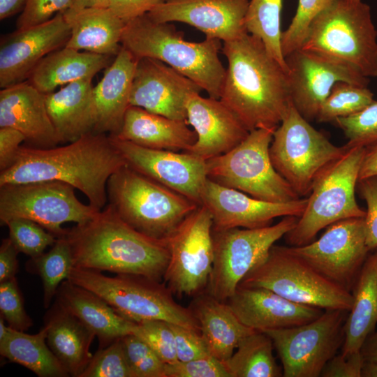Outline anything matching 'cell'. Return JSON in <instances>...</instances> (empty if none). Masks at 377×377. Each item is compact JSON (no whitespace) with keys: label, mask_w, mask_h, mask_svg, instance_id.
<instances>
[{"label":"cell","mask_w":377,"mask_h":377,"mask_svg":"<svg viewBox=\"0 0 377 377\" xmlns=\"http://www.w3.org/2000/svg\"><path fill=\"white\" fill-rule=\"evenodd\" d=\"M73 0H27L17 21V29L45 22L72 6Z\"/></svg>","instance_id":"obj_48"},{"label":"cell","mask_w":377,"mask_h":377,"mask_svg":"<svg viewBox=\"0 0 377 377\" xmlns=\"http://www.w3.org/2000/svg\"><path fill=\"white\" fill-rule=\"evenodd\" d=\"M93 78L70 83L45 94L50 120L59 142H71L92 132L96 125Z\"/></svg>","instance_id":"obj_29"},{"label":"cell","mask_w":377,"mask_h":377,"mask_svg":"<svg viewBox=\"0 0 377 377\" xmlns=\"http://www.w3.org/2000/svg\"><path fill=\"white\" fill-rule=\"evenodd\" d=\"M360 197L367 203L366 242L370 251L377 248V175L358 180Z\"/></svg>","instance_id":"obj_50"},{"label":"cell","mask_w":377,"mask_h":377,"mask_svg":"<svg viewBox=\"0 0 377 377\" xmlns=\"http://www.w3.org/2000/svg\"><path fill=\"white\" fill-rule=\"evenodd\" d=\"M348 139L346 148L377 145V101H374L360 112L334 121Z\"/></svg>","instance_id":"obj_41"},{"label":"cell","mask_w":377,"mask_h":377,"mask_svg":"<svg viewBox=\"0 0 377 377\" xmlns=\"http://www.w3.org/2000/svg\"><path fill=\"white\" fill-rule=\"evenodd\" d=\"M348 311L324 310L301 325L266 330L282 365L284 377H319L325 364L342 347Z\"/></svg>","instance_id":"obj_14"},{"label":"cell","mask_w":377,"mask_h":377,"mask_svg":"<svg viewBox=\"0 0 377 377\" xmlns=\"http://www.w3.org/2000/svg\"><path fill=\"white\" fill-rule=\"evenodd\" d=\"M167 1V0H161V1Z\"/></svg>","instance_id":"obj_60"},{"label":"cell","mask_w":377,"mask_h":377,"mask_svg":"<svg viewBox=\"0 0 377 377\" xmlns=\"http://www.w3.org/2000/svg\"><path fill=\"white\" fill-rule=\"evenodd\" d=\"M107 199L140 232L165 240L199 205L126 165L107 183Z\"/></svg>","instance_id":"obj_5"},{"label":"cell","mask_w":377,"mask_h":377,"mask_svg":"<svg viewBox=\"0 0 377 377\" xmlns=\"http://www.w3.org/2000/svg\"><path fill=\"white\" fill-rule=\"evenodd\" d=\"M213 220L199 205L165 239L170 253L164 283L173 294L196 296L208 286L214 263Z\"/></svg>","instance_id":"obj_15"},{"label":"cell","mask_w":377,"mask_h":377,"mask_svg":"<svg viewBox=\"0 0 377 377\" xmlns=\"http://www.w3.org/2000/svg\"><path fill=\"white\" fill-rule=\"evenodd\" d=\"M189 308L211 355L223 362L232 355L244 337L256 331L244 325L226 302L208 292L195 296Z\"/></svg>","instance_id":"obj_32"},{"label":"cell","mask_w":377,"mask_h":377,"mask_svg":"<svg viewBox=\"0 0 377 377\" xmlns=\"http://www.w3.org/2000/svg\"><path fill=\"white\" fill-rule=\"evenodd\" d=\"M112 136L146 148L175 151H187L197 139L186 121L132 105L125 113L119 132Z\"/></svg>","instance_id":"obj_28"},{"label":"cell","mask_w":377,"mask_h":377,"mask_svg":"<svg viewBox=\"0 0 377 377\" xmlns=\"http://www.w3.org/2000/svg\"><path fill=\"white\" fill-rule=\"evenodd\" d=\"M346 150L314 128L291 103L274 132L269 154L276 170L306 198L318 177Z\"/></svg>","instance_id":"obj_11"},{"label":"cell","mask_w":377,"mask_h":377,"mask_svg":"<svg viewBox=\"0 0 377 377\" xmlns=\"http://www.w3.org/2000/svg\"><path fill=\"white\" fill-rule=\"evenodd\" d=\"M281 8L282 0H249L245 27L249 34L263 41L269 53L287 72L281 43Z\"/></svg>","instance_id":"obj_37"},{"label":"cell","mask_w":377,"mask_h":377,"mask_svg":"<svg viewBox=\"0 0 377 377\" xmlns=\"http://www.w3.org/2000/svg\"><path fill=\"white\" fill-rule=\"evenodd\" d=\"M221 42L210 37L201 42L186 40L171 22H156L147 13L126 22L121 37V46L138 59L165 63L214 98H220L226 71L219 57Z\"/></svg>","instance_id":"obj_4"},{"label":"cell","mask_w":377,"mask_h":377,"mask_svg":"<svg viewBox=\"0 0 377 377\" xmlns=\"http://www.w3.org/2000/svg\"><path fill=\"white\" fill-rule=\"evenodd\" d=\"M165 377H230L224 363L210 355L166 364Z\"/></svg>","instance_id":"obj_47"},{"label":"cell","mask_w":377,"mask_h":377,"mask_svg":"<svg viewBox=\"0 0 377 377\" xmlns=\"http://www.w3.org/2000/svg\"><path fill=\"white\" fill-rule=\"evenodd\" d=\"M374 101V94L368 87L339 82L323 102L316 120L320 123L334 122L338 118L360 112Z\"/></svg>","instance_id":"obj_39"},{"label":"cell","mask_w":377,"mask_h":377,"mask_svg":"<svg viewBox=\"0 0 377 377\" xmlns=\"http://www.w3.org/2000/svg\"><path fill=\"white\" fill-rule=\"evenodd\" d=\"M364 262L353 284V302L344 323V355L360 351L377 325V248Z\"/></svg>","instance_id":"obj_34"},{"label":"cell","mask_w":377,"mask_h":377,"mask_svg":"<svg viewBox=\"0 0 377 377\" xmlns=\"http://www.w3.org/2000/svg\"><path fill=\"white\" fill-rule=\"evenodd\" d=\"M334 1L298 0L295 14L281 34V50L284 58L302 47L313 21Z\"/></svg>","instance_id":"obj_40"},{"label":"cell","mask_w":377,"mask_h":377,"mask_svg":"<svg viewBox=\"0 0 377 377\" xmlns=\"http://www.w3.org/2000/svg\"><path fill=\"white\" fill-rule=\"evenodd\" d=\"M360 353L364 361H377V330L366 338L360 348Z\"/></svg>","instance_id":"obj_57"},{"label":"cell","mask_w":377,"mask_h":377,"mask_svg":"<svg viewBox=\"0 0 377 377\" xmlns=\"http://www.w3.org/2000/svg\"><path fill=\"white\" fill-rule=\"evenodd\" d=\"M27 263V269L41 279L43 305L49 308L61 283L68 279L74 267L70 246L64 237H58L49 251L31 258Z\"/></svg>","instance_id":"obj_38"},{"label":"cell","mask_w":377,"mask_h":377,"mask_svg":"<svg viewBox=\"0 0 377 377\" xmlns=\"http://www.w3.org/2000/svg\"><path fill=\"white\" fill-rule=\"evenodd\" d=\"M110 57L64 46L43 58L31 72L28 82L47 94L58 87L93 78L109 66Z\"/></svg>","instance_id":"obj_33"},{"label":"cell","mask_w":377,"mask_h":377,"mask_svg":"<svg viewBox=\"0 0 377 377\" xmlns=\"http://www.w3.org/2000/svg\"><path fill=\"white\" fill-rule=\"evenodd\" d=\"M361 377H377V361H364Z\"/></svg>","instance_id":"obj_59"},{"label":"cell","mask_w":377,"mask_h":377,"mask_svg":"<svg viewBox=\"0 0 377 377\" xmlns=\"http://www.w3.org/2000/svg\"><path fill=\"white\" fill-rule=\"evenodd\" d=\"M301 48L377 77V30L362 0H335L313 21Z\"/></svg>","instance_id":"obj_6"},{"label":"cell","mask_w":377,"mask_h":377,"mask_svg":"<svg viewBox=\"0 0 377 377\" xmlns=\"http://www.w3.org/2000/svg\"><path fill=\"white\" fill-rule=\"evenodd\" d=\"M44 326L37 334H29L8 326L0 339V354L33 371L39 377H66L68 374L49 348Z\"/></svg>","instance_id":"obj_35"},{"label":"cell","mask_w":377,"mask_h":377,"mask_svg":"<svg viewBox=\"0 0 377 377\" xmlns=\"http://www.w3.org/2000/svg\"><path fill=\"white\" fill-rule=\"evenodd\" d=\"M127 165L106 133L89 132L69 142L50 149L21 146L16 162L0 172V186L40 181H59L73 186L103 209L108 202L110 176Z\"/></svg>","instance_id":"obj_1"},{"label":"cell","mask_w":377,"mask_h":377,"mask_svg":"<svg viewBox=\"0 0 377 377\" xmlns=\"http://www.w3.org/2000/svg\"><path fill=\"white\" fill-rule=\"evenodd\" d=\"M298 219L287 216L276 224L258 228L212 229L214 263L207 292L226 302L243 278L266 258L275 242L295 227Z\"/></svg>","instance_id":"obj_12"},{"label":"cell","mask_w":377,"mask_h":377,"mask_svg":"<svg viewBox=\"0 0 377 377\" xmlns=\"http://www.w3.org/2000/svg\"><path fill=\"white\" fill-rule=\"evenodd\" d=\"M366 151L363 147L346 148L318 177L303 214L285 235L289 245L307 244L322 229L337 221L365 217L366 211L358 205L355 194Z\"/></svg>","instance_id":"obj_8"},{"label":"cell","mask_w":377,"mask_h":377,"mask_svg":"<svg viewBox=\"0 0 377 377\" xmlns=\"http://www.w3.org/2000/svg\"><path fill=\"white\" fill-rule=\"evenodd\" d=\"M47 343L71 376L80 377L91 358L94 332L57 302L45 318Z\"/></svg>","instance_id":"obj_31"},{"label":"cell","mask_w":377,"mask_h":377,"mask_svg":"<svg viewBox=\"0 0 377 377\" xmlns=\"http://www.w3.org/2000/svg\"><path fill=\"white\" fill-rule=\"evenodd\" d=\"M161 0H109L108 8L125 23L148 13Z\"/></svg>","instance_id":"obj_53"},{"label":"cell","mask_w":377,"mask_h":377,"mask_svg":"<svg viewBox=\"0 0 377 377\" xmlns=\"http://www.w3.org/2000/svg\"><path fill=\"white\" fill-rule=\"evenodd\" d=\"M293 105L308 121L339 82L368 87L369 78L341 61L300 48L285 57Z\"/></svg>","instance_id":"obj_17"},{"label":"cell","mask_w":377,"mask_h":377,"mask_svg":"<svg viewBox=\"0 0 377 377\" xmlns=\"http://www.w3.org/2000/svg\"><path fill=\"white\" fill-rule=\"evenodd\" d=\"M27 0H0V20H3L22 11Z\"/></svg>","instance_id":"obj_56"},{"label":"cell","mask_w":377,"mask_h":377,"mask_svg":"<svg viewBox=\"0 0 377 377\" xmlns=\"http://www.w3.org/2000/svg\"><path fill=\"white\" fill-rule=\"evenodd\" d=\"M62 13L71 31L65 46L110 57L119 53L126 23L109 8H68Z\"/></svg>","instance_id":"obj_30"},{"label":"cell","mask_w":377,"mask_h":377,"mask_svg":"<svg viewBox=\"0 0 377 377\" xmlns=\"http://www.w3.org/2000/svg\"><path fill=\"white\" fill-rule=\"evenodd\" d=\"M272 339L254 331L244 337L232 355L224 362L230 377H280L283 371L273 355Z\"/></svg>","instance_id":"obj_36"},{"label":"cell","mask_w":377,"mask_h":377,"mask_svg":"<svg viewBox=\"0 0 377 377\" xmlns=\"http://www.w3.org/2000/svg\"><path fill=\"white\" fill-rule=\"evenodd\" d=\"M75 188L59 181L9 184L0 186V221L6 225L17 218L31 220L57 238L66 232L68 222L83 223L100 210L82 203Z\"/></svg>","instance_id":"obj_13"},{"label":"cell","mask_w":377,"mask_h":377,"mask_svg":"<svg viewBox=\"0 0 377 377\" xmlns=\"http://www.w3.org/2000/svg\"><path fill=\"white\" fill-rule=\"evenodd\" d=\"M10 127L25 136L27 146L50 149L60 143L49 117L45 94L29 82L0 91V128Z\"/></svg>","instance_id":"obj_25"},{"label":"cell","mask_w":377,"mask_h":377,"mask_svg":"<svg viewBox=\"0 0 377 377\" xmlns=\"http://www.w3.org/2000/svg\"><path fill=\"white\" fill-rule=\"evenodd\" d=\"M221 50L228 64L219 99L249 131L276 128L292 103L286 71L248 32Z\"/></svg>","instance_id":"obj_2"},{"label":"cell","mask_w":377,"mask_h":377,"mask_svg":"<svg viewBox=\"0 0 377 377\" xmlns=\"http://www.w3.org/2000/svg\"><path fill=\"white\" fill-rule=\"evenodd\" d=\"M68 280L98 295L120 315L136 323L160 320L200 332L190 308L178 304L165 283L136 274L108 276L76 267Z\"/></svg>","instance_id":"obj_7"},{"label":"cell","mask_w":377,"mask_h":377,"mask_svg":"<svg viewBox=\"0 0 377 377\" xmlns=\"http://www.w3.org/2000/svg\"><path fill=\"white\" fill-rule=\"evenodd\" d=\"M80 377H134L121 338L99 348Z\"/></svg>","instance_id":"obj_44"},{"label":"cell","mask_w":377,"mask_h":377,"mask_svg":"<svg viewBox=\"0 0 377 377\" xmlns=\"http://www.w3.org/2000/svg\"><path fill=\"white\" fill-rule=\"evenodd\" d=\"M249 0H167L147 14L158 22L192 26L206 37L226 42L247 32L245 16Z\"/></svg>","instance_id":"obj_22"},{"label":"cell","mask_w":377,"mask_h":377,"mask_svg":"<svg viewBox=\"0 0 377 377\" xmlns=\"http://www.w3.org/2000/svg\"><path fill=\"white\" fill-rule=\"evenodd\" d=\"M172 329L177 360L187 362L212 355L200 331L170 323Z\"/></svg>","instance_id":"obj_49"},{"label":"cell","mask_w":377,"mask_h":377,"mask_svg":"<svg viewBox=\"0 0 377 377\" xmlns=\"http://www.w3.org/2000/svg\"><path fill=\"white\" fill-rule=\"evenodd\" d=\"M288 249L320 274L351 292L371 251L366 242L364 217L334 223L317 240Z\"/></svg>","instance_id":"obj_16"},{"label":"cell","mask_w":377,"mask_h":377,"mask_svg":"<svg viewBox=\"0 0 377 377\" xmlns=\"http://www.w3.org/2000/svg\"><path fill=\"white\" fill-rule=\"evenodd\" d=\"M121 341L134 377H165L166 363L146 342L133 333Z\"/></svg>","instance_id":"obj_43"},{"label":"cell","mask_w":377,"mask_h":377,"mask_svg":"<svg viewBox=\"0 0 377 377\" xmlns=\"http://www.w3.org/2000/svg\"><path fill=\"white\" fill-rule=\"evenodd\" d=\"M138 59L121 47L113 62L93 87L96 113L94 132L117 135L130 106V96Z\"/></svg>","instance_id":"obj_26"},{"label":"cell","mask_w":377,"mask_h":377,"mask_svg":"<svg viewBox=\"0 0 377 377\" xmlns=\"http://www.w3.org/2000/svg\"><path fill=\"white\" fill-rule=\"evenodd\" d=\"M276 128L252 130L229 151L207 160V178L265 201L301 198L272 164L269 147Z\"/></svg>","instance_id":"obj_9"},{"label":"cell","mask_w":377,"mask_h":377,"mask_svg":"<svg viewBox=\"0 0 377 377\" xmlns=\"http://www.w3.org/2000/svg\"><path fill=\"white\" fill-rule=\"evenodd\" d=\"M202 89L193 81L154 59H138L130 105L170 119L186 121V103Z\"/></svg>","instance_id":"obj_21"},{"label":"cell","mask_w":377,"mask_h":377,"mask_svg":"<svg viewBox=\"0 0 377 377\" xmlns=\"http://www.w3.org/2000/svg\"><path fill=\"white\" fill-rule=\"evenodd\" d=\"M200 205L210 212L214 230L233 228H258L271 225L280 216L303 214L307 198L289 202H272L253 198L240 191L221 185L207 178Z\"/></svg>","instance_id":"obj_19"},{"label":"cell","mask_w":377,"mask_h":377,"mask_svg":"<svg viewBox=\"0 0 377 377\" xmlns=\"http://www.w3.org/2000/svg\"><path fill=\"white\" fill-rule=\"evenodd\" d=\"M18 253L9 237L2 240L0 246V283L15 277L18 270Z\"/></svg>","instance_id":"obj_54"},{"label":"cell","mask_w":377,"mask_h":377,"mask_svg":"<svg viewBox=\"0 0 377 377\" xmlns=\"http://www.w3.org/2000/svg\"><path fill=\"white\" fill-rule=\"evenodd\" d=\"M110 136L127 165L200 205L207 179L205 160L185 151L146 148Z\"/></svg>","instance_id":"obj_18"},{"label":"cell","mask_w":377,"mask_h":377,"mask_svg":"<svg viewBox=\"0 0 377 377\" xmlns=\"http://www.w3.org/2000/svg\"><path fill=\"white\" fill-rule=\"evenodd\" d=\"M25 140V136L15 128H0V172L10 168L16 162L20 145Z\"/></svg>","instance_id":"obj_52"},{"label":"cell","mask_w":377,"mask_h":377,"mask_svg":"<svg viewBox=\"0 0 377 377\" xmlns=\"http://www.w3.org/2000/svg\"><path fill=\"white\" fill-rule=\"evenodd\" d=\"M186 109V122L193 127L197 139L185 152L205 161L229 151L250 132L219 98L193 93L187 98Z\"/></svg>","instance_id":"obj_23"},{"label":"cell","mask_w":377,"mask_h":377,"mask_svg":"<svg viewBox=\"0 0 377 377\" xmlns=\"http://www.w3.org/2000/svg\"><path fill=\"white\" fill-rule=\"evenodd\" d=\"M74 267L136 274L161 281L170 253L165 240L149 237L125 222L110 205L66 229Z\"/></svg>","instance_id":"obj_3"},{"label":"cell","mask_w":377,"mask_h":377,"mask_svg":"<svg viewBox=\"0 0 377 377\" xmlns=\"http://www.w3.org/2000/svg\"><path fill=\"white\" fill-rule=\"evenodd\" d=\"M70 28L62 13L42 24L3 37L0 44V87L24 82L39 61L64 47Z\"/></svg>","instance_id":"obj_20"},{"label":"cell","mask_w":377,"mask_h":377,"mask_svg":"<svg viewBox=\"0 0 377 377\" xmlns=\"http://www.w3.org/2000/svg\"><path fill=\"white\" fill-rule=\"evenodd\" d=\"M375 175H377V145L367 148L358 180Z\"/></svg>","instance_id":"obj_55"},{"label":"cell","mask_w":377,"mask_h":377,"mask_svg":"<svg viewBox=\"0 0 377 377\" xmlns=\"http://www.w3.org/2000/svg\"><path fill=\"white\" fill-rule=\"evenodd\" d=\"M133 334L146 342L165 363L178 361L175 336L170 323L160 320L138 323Z\"/></svg>","instance_id":"obj_45"},{"label":"cell","mask_w":377,"mask_h":377,"mask_svg":"<svg viewBox=\"0 0 377 377\" xmlns=\"http://www.w3.org/2000/svg\"><path fill=\"white\" fill-rule=\"evenodd\" d=\"M238 286L268 289L293 302L323 310L349 311L353 302L350 291L320 274L283 246L273 245L266 258Z\"/></svg>","instance_id":"obj_10"},{"label":"cell","mask_w":377,"mask_h":377,"mask_svg":"<svg viewBox=\"0 0 377 377\" xmlns=\"http://www.w3.org/2000/svg\"><path fill=\"white\" fill-rule=\"evenodd\" d=\"M0 313L8 325L14 330L25 332L33 325L24 309L15 277L0 283Z\"/></svg>","instance_id":"obj_46"},{"label":"cell","mask_w":377,"mask_h":377,"mask_svg":"<svg viewBox=\"0 0 377 377\" xmlns=\"http://www.w3.org/2000/svg\"><path fill=\"white\" fill-rule=\"evenodd\" d=\"M6 226L9 230V238L19 251L31 258L43 253L52 246L57 237L38 223L27 219L17 218L10 220Z\"/></svg>","instance_id":"obj_42"},{"label":"cell","mask_w":377,"mask_h":377,"mask_svg":"<svg viewBox=\"0 0 377 377\" xmlns=\"http://www.w3.org/2000/svg\"><path fill=\"white\" fill-rule=\"evenodd\" d=\"M364 360L360 353L348 355L341 353L333 356L325 365L322 377H361Z\"/></svg>","instance_id":"obj_51"},{"label":"cell","mask_w":377,"mask_h":377,"mask_svg":"<svg viewBox=\"0 0 377 377\" xmlns=\"http://www.w3.org/2000/svg\"><path fill=\"white\" fill-rule=\"evenodd\" d=\"M55 297V302L94 332L99 348L133 333L136 325L117 313L98 295L68 279L61 283Z\"/></svg>","instance_id":"obj_27"},{"label":"cell","mask_w":377,"mask_h":377,"mask_svg":"<svg viewBox=\"0 0 377 377\" xmlns=\"http://www.w3.org/2000/svg\"><path fill=\"white\" fill-rule=\"evenodd\" d=\"M109 0H73L70 8L80 10L89 8H108Z\"/></svg>","instance_id":"obj_58"},{"label":"cell","mask_w":377,"mask_h":377,"mask_svg":"<svg viewBox=\"0 0 377 377\" xmlns=\"http://www.w3.org/2000/svg\"><path fill=\"white\" fill-rule=\"evenodd\" d=\"M226 302L244 325L259 332L301 325L324 311L293 302L263 288L238 286Z\"/></svg>","instance_id":"obj_24"}]
</instances>
